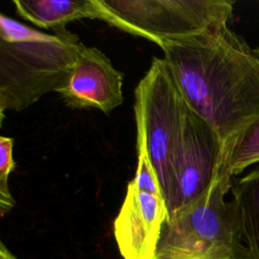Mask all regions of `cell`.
Here are the masks:
<instances>
[{"instance_id":"277c9868","label":"cell","mask_w":259,"mask_h":259,"mask_svg":"<svg viewBox=\"0 0 259 259\" xmlns=\"http://www.w3.org/2000/svg\"><path fill=\"white\" fill-rule=\"evenodd\" d=\"M99 19L158 46L228 25L232 0H95Z\"/></svg>"},{"instance_id":"7c38bea8","label":"cell","mask_w":259,"mask_h":259,"mask_svg":"<svg viewBox=\"0 0 259 259\" xmlns=\"http://www.w3.org/2000/svg\"><path fill=\"white\" fill-rule=\"evenodd\" d=\"M13 143L12 138L0 137V212L2 217L9 212L15 204L8 186L9 175L15 169Z\"/></svg>"},{"instance_id":"30bf717a","label":"cell","mask_w":259,"mask_h":259,"mask_svg":"<svg viewBox=\"0 0 259 259\" xmlns=\"http://www.w3.org/2000/svg\"><path fill=\"white\" fill-rule=\"evenodd\" d=\"M231 190L238 207L248 259H259V168L234 178Z\"/></svg>"},{"instance_id":"6da1fadb","label":"cell","mask_w":259,"mask_h":259,"mask_svg":"<svg viewBox=\"0 0 259 259\" xmlns=\"http://www.w3.org/2000/svg\"><path fill=\"white\" fill-rule=\"evenodd\" d=\"M159 47L187 106L224 148L259 117V48L228 25Z\"/></svg>"},{"instance_id":"ba28073f","label":"cell","mask_w":259,"mask_h":259,"mask_svg":"<svg viewBox=\"0 0 259 259\" xmlns=\"http://www.w3.org/2000/svg\"><path fill=\"white\" fill-rule=\"evenodd\" d=\"M167 215L162 194L140 190L128 182L124 200L113 222V234L122 258L156 259Z\"/></svg>"},{"instance_id":"8fae6325","label":"cell","mask_w":259,"mask_h":259,"mask_svg":"<svg viewBox=\"0 0 259 259\" xmlns=\"http://www.w3.org/2000/svg\"><path fill=\"white\" fill-rule=\"evenodd\" d=\"M259 163V117L249 123L223 150L218 179L228 192L234 176Z\"/></svg>"},{"instance_id":"3957f363","label":"cell","mask_w":259,"mask_h":259,"mask_svg":"<svg viewBox=\"0 0 259 259\" xmlns=\"http://www.w3.org/2000/svg\"><path fill=\"white\" fill-rule=\"evenodd\" d=\"M227 193L217 178L203 196L167 220L156 259H248L238 207L225 200Z\"/></svg>"},{"instance_id":"8992f818","label":"cell","mask_w":259,"mask_h":259,"mask_svg":"<svg viewBox=\"0 0 259 259\" xmlns=\"http://www.w3.org/2000/svg\"><path fill=\"white\" fill-rule=\"evenodd\" d=\"M223 149V142L217 132L188 107L166 199L167 220L194 203L210 189L219 175Z\"/></svg>"},{"instance_id":"7a4b0ae2","label":"cell","mask_w":259,"mask_h":259,"mask_svg":"<svg viewBox=\"0 0 259 259\" xmlns=\"http://www.w3.org/2000/svg\"><path fill=\"white\" fill-rule=\"evenodd\" d=\"M84 44L67 28L45 33L0 14V114L56 91Z\"/></svg>"},{"instance_id":"5b68a950","label":"cell","mask_w":259,"mask_h":259,"mask_svg":"<svg viewBox=\"0 0 259 259\" xmlns=\"http://www.w3.org/2000/svg\"><path fill=\"white\" fill-rule=\"evenodd\" d=\"M187 111L188 106L165 60L153 58L135 90V117L137 138L145 143L165 202Z\"/></svg>"},{"instance_id":"4fadbf2b","label":"cell","mask_w":259,"mask_h":259,"mask_svg":"<svg viewBox=\"0 0 259 259\" xmlns=\"http://www.w3.org/2000/svg\"><path fill=\"white\" fill-rule=\"evenodd\" d=\"M137 150L138 167L134 179L130 182L140 190L156 194H162L160 183L153 164L150 160L145 143L139 138H137Z\"/></svg>"},{"instance_id":"52a82bcc","label":"cell","mask_w":259,"mask_h":259,"mask_svg":"<svg viewBox=\"0 0 259 259\" xmlns=\"http://www.w3.org/2000/svg\"><path fill=\"white\" fill-rule=\"evenodd\" d=\"M123 74L97 48L82 47L72 69L56 89L73 108L109 113L123 102Z\"/></svg>"},{"instance_id":"5bb4252c","label":"cell","mask_w":259,"mask_h":259,"mask_svg":"<svg viewBox=\"0 0 259 259\" xmlns=\"http://www.w3.org/2000/svg\"><path fill=\"white\" fill-rule=\"evenodd\" d=\"M0 259H17L9 250L8 248L1 243L0 244Z\"/></svg>"},{"instance_id":"9c48e42d","label":"cell","mask_w":259,"mask_h":259,"mask_svg":"<svg viewBox=\"0 0 259 259\" xmlns=\"http://www.w3.org/2000/svg\"><path fill=\"white\" fill-rule=\"evenodd\" d=\"M13 4L23 19L53 31L77 19H99L95 0H13Z\"/></svg>"}]
</instances>
